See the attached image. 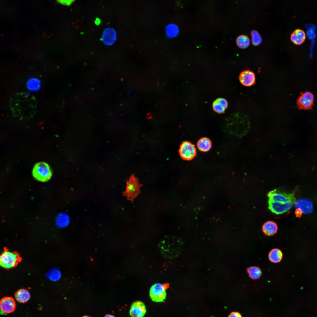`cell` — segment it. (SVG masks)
Listing matches in <instances>:
<instances>
[{"instance_id":"cell-1","label":"cell","mask_w":317,"mask_h":317,"mask_svg":"<svg viewBox=\"0 0 317 317\" xmlns=\"http://www.w3.org/2000/svg\"><path fill=\"white\" fill-rule=\"evenodd\" d=\"M10 106L15 116L21 118H29L35 113L37 104L33 96L24 93H18L10 98Z\"/></svg>"},{"instance_id":"cell-2","label":"cell","mask_w":317,"mask_h":317,"mask_svg":"<svg viewBox=\"0 0 317 317\" xmlns=\"http://www.w3.org/2000/svg\"><path fill=\"white\" fill-rule=\"evenodd\" d=\"M184 242L178 238L167 236L159 242L158 247L163 256L168 258H176L182 253Z\"/></svg>"},{"instance_id":"cell-3","label":"cell","mask_w":317,"mask_h":317,"mask_svg":"<svg viewBox=\"0 0 317 317\" xmlns=\"http://www.w3.org/2000/svg\"><path fill=\"white\" fill-rule=\"evenodd\" d=\"M21 260L19 254L4 249L0 257V264L3 267L9 269L16 267Z\"/></svg>"},{"instance_id":"cell-4","label":"cell","mask_w":317,"mask_h":317,"mask_svg":"<svg viewBox=\"0 0 317 317\" xmlns=\"http://www.w3.org/2000/svg\"><path fill=\"white\" fill-rule=\"evenodd\" d=\"M33 177L37 180L44 182L49 180L52 176V171L50 166L44 162L36 163L32 171Z\"/></svg>"},{"instance_id":"cell-5","label":"cell","mask_w":317,"mask_h":317,"mask_svg":"<svg viewBox=\"0 0 317 317\" xmlns=\"http://www.w3.org/2000/svg\"><path fill=\"white\" fill-rule=\"evenodd\" d=\"M142 186L139 184L134 175H132L127 181V186L124 195L127 199L133 202V200L140 192V188Z\"/></svg>"},{"instance_id":"cell-6","label":"cell","mask_w":317,"mask_h":317,"mask_svg":"<svg viewBox=\"0 0 317 317\" xmlns=\"http://www.w3.org/2000/svg\"><path fill=\"white\" fill-rule=\"evenodd\" d=\"M169 286L168 284H162L156 283L151 287L149 296L151 300L156 302H164L166 296V290Z\"/></svg>"},{"instance_id":"cell-7","label":"cell","mask_w":317,"mask_h":317,"mask_svg":"<svg viewBox=\"0 0 317 317\" xmlns=\"http://www.w3.org/2000/svg\"><path fill=\"white\" fill-rule=\"evenodd\" d=\"M295 190L291 193H287L276 189L269 192L267 196L269 200L273 201L285 203L289 201H295Z\"/></svg>"},{"instance_id":"cell-8","label":"cell","mask_w":317,"mask_h":317,"mask_svg":"<svg viewBox=\"0 0 317 317\" xmlns=\"http://www.w3.org/2000/svg\"><path fill=\"white\" fill-rule=\"evenodd\" d=\"M314 101L312 93L308 91L301 92L296 101L297 107L299 110H312Z\"/></svg>"},{"instance_id":"cell-9","label":"cell","mask_w":317,"mask_h":317,"mask_svg":"<svg viewBox=\"0 0 317 317\" xmlns=\"http://www.w3.org/2000/svg\"><path fill=\"white\" fill-rule=\"evenodd\" d=\"M179 152L182 159L188 161L193 159L196 154L195 145L188 141H184L182 143L180 146Z\"/></svg>"},{"instance_id":"cell-10","label":"cell","mask_w":317,"mask_h":317,"mask_svg":"<svg viewBox=\"0 0 317 317\" xmlns=\"http://www.w3.org/2000/svg\"><path fill=\"white\" fill-rule=\"evenodd\" d=\"M295 201H291L282 203L274 202L269 199L268 208L272 213L276 214H282L289 210Z\"/></svg>"},{"instance_id":"cell-11","label":"cell","mask_w":317,"mask_h":317,"mask_svg":"<svg viewBox=\"0 0 317 317\" xmlns=\"http://www.w3.org/2000/svg\"><path fill=\"white\" fill-rule=\"evenodd\" d=\"M117 38V35L116 30L112 28L108 27L103 31L101 40L106 45L111 46L115 43Z\"/></svg>"},{"instance_id":"cell-12","label":"cell","mask_w":317,"mask_h":317,"mask_svg":"<svg viewBox=\"0 0 317 317\" xmlns=\"http://www.w3.org/2000/svg\"><path fill=\"white\" fill-rule=\"evenodd\" d=\"M16 306L15 302L11 297H5L0 300V308L1 312L3 314H9L13 312Z\"/></svg>"},{"instance_id":"cell-13","label":"cell","mask_w":317,"mask_h":317,"mask_svg":"<svg viewBox=\"0 0 317 317\" xmlns=\"http://www.w3.org/2000/svg\"><path fill=\"white\" fill-rule=\"evenodd\" d=\"M146 312V306L140 301H136L131 304L129 311L131 317H143Z\"/></svg>"},{"instance_id":"cell-14","label":"cell","mask_w":317,"mask_h":317,"mask_svg":"<svg viewBox=\"0 0 317 317\" xmlns=\"http://www.w3.org/2000/svg\"><path fill=\"white\" fill-rule=\"evenodd\" d=\"M294 208H299L304 214H309L312 212L313 205L312 202L306 198H301L296 200L294 204Z\"/></svg>"},{"instance_id":"cell-15","label":"cell","mask_w":317,"mask_h":317,"mask_svg":"<svg viewBox=\"0 0 317 317\" xmlns=\"http://www.w3.org/2000/svg\"><path fill=\"white\" fill-rule=\"evenodd\" d=\"M239 79L241 83L246 86H251L255 82L254 73L249 70H246L241 72L240 75Z\"/></svg>"},{"instance_id":"cell-16","label":"cell","mask_w":317,"mask_h":317,"mask_svg":"<svg viewBox=\"0 0 317 317\" xmlns=\"http://www.w3.org/2000/svg\"><path fill=\"white\" fill-rule=\"evenodd\" d=\"M262 230L266 235L271 236L275 234L278 230V226L274 222L269 221L265 222L263 225Z\"/></svg>"},{"instance_id":"cell-17","label":"cell","mask_w":317,"mask_h":317,"mask_svg":"<svg viewBox=\"0 0 317 317\" xmlns=\"http://www.w3.org/2000/svg\"><path fill=\"white\" fill-rule=\"evenodd\" d=\"M306 37V35L304 31L298 29L295 30L291 34V39L294 44L299 45L304 42Z\"/></svg>"},{"instance_id":"cell-18","label":"cell","mask_w":317,"mask_h":317,"mask_svg":"<svg viewBox=\"0 0 317 317\" xmlns=\"http://www.w3.org/2000/svg\"><path fill=\"white\" fill-rule=\"evenodd\" d=\"M228 103L224 98H218L213 102V110L218 113H224L227 107Z\"/></svg>"},{"instance_id":"cell-19","label":"cell","mask_w":317,"mask_h":317,"mask_svg":"<svg viewBox=\"0 0 317 317\" xmlns=\"http://www.w3.org/2000/svg\"><path fill=\"white\" fill-rule=\"evenodd\" d=\"M165 32L167 38H173L177 36L178 34L179 28L176 24L171 23L167 24L166 26Z\"/></svg>"},{"instance_id":"cell-20","label":"cell","mask_w":317,"mask_h":317,"mask_svg":"<svg viewBox=\"0 0 317 317\" xmlns=\"http://www.w3.org/2000/svg\"><path fill=\"white\" fill-rule=\"evenodd\" d=\"M16 300L20 303H25L28 301L30 299V295L28 291L23 289L18 290L15 294Z\"/></svg>"},{"instance_id":"cell-21","label":"cell","mask_w":317,"mask_h":317,"mask_svg":"<svg viewBox=\"0 0 317 317\" xmlns=\"http://www.w3.org/2000/svg\"><path fill=\"white\" fill-rule=\"evenodd\" d=\"M283 254L279 249L274 248L272 249L269 252L268 257L272 262L277 263L280 262L282 259Z\"/></svg>"},{"instance_id":"cell-22","label":"cell","mask_w":317,"mask_h":317,"mask_svg":"<svg viewBox=\"0 0 317 317\" xmlns=\"http://www.w3.org/2000/svg\"><path fill=\"white\" fill-rule=\"evenodd\" d=\"M197 146L200 151L203 152H206L210 149L212 146V143L209 138L203 137L198 141L197 143Z\"/></svg>"},{"instance_id":"cell-23","label":"cell","mask_w":317,"mask_h":317,"mask_svg":"<svg viewBox=\"0 0 317 317\" xmlns=\"http://www.w3.org/2000/svg\"><path fill=\"white\" fill-rule=\"evenodd\" d=\"M41 82L39 80L35 77H31L27 81L26 86L28 89L31 91H38L41 87Z\"/></svg>"},{"instance_id":"cell-24","label":"cell","mask_w":317,"mask_h":317,"mask_svg":"<svg viewBox=\"0 0 317 317\" xmlns=\"http://www.w3.org/2000/svg\"><path fill=\"white\" fill-rule=\"evenodd\" d=\"M70 219L68 215L65 213L59 214L56 219V223L58 227L61 228L65 227L69 223Z\"/></svg>"},{"instance_id":"cell-25","label":"cell","mask_w":317,"mask_h":317,"mask_svg":"<svg viewBox=\"0 0 317 317\" xmlns=\"http://www.w3.org/2000/svg\"><path fill=\"white\" fill-rule=\"evenodd\" d=\"M249 277L252 279H256L261 276L262 272L260 269L256 266L250 267L247 269Z\"/></svg>"},{"instance_id":"cell-26","label":"cell","mask_w":317,"mask_h":317,"mask_svg":"<svg viewBox=\"0 0 317 317\" xmlns=\"http://www.w3.org/2000/svg\"><path fill=\"white\" fill-rule=\"evenodd\" d=\"M236 42L238 47L241 48H245L247 47L250 44V40L249 37L245 35H241L238 36L236 39Z\"/></svg>"},{"instance_id":"cell-27","label":"cell","mask_w":317,"mask_h":317,"mask_svg":"<svg viewBox=\"0 0 317 317\" xmlns=\"http://www.w3.org/2000/svg\"><path fill=\"white\" fill-rule=\"evenodd\" d=\"M251 34L252 37V42L253 45H257L262 42V39L260 35L256 30L252 31Z\"/></svg>"},{"instance_id":"cell-28","label":"cell","mask_w":317,"mask_h":317,"mask_svg":"<svg viewBox=\"0 0 317 317\" xmlns=\"http://www.w3.org/2000/svg\"><path fill=\"white\" fill-rule=\"evenodd\" d=\"M49 276L50 278L53 281H57L59 279L61 276V274L60 271L57 269H54L51 271L49 273Z\"/></svg>"},{"instance_id":"cell-29","label":"cell","mask_w":317,"mask_h":317,"mask_svg":"<svg viewBox=\"0 0 317 317\" xmlns=\"http://www.w3.org/2000/svg\"><path fill=\"white\" fill-rule=\"evenodd\" d=\"M74 1L73 0H59L57 1L59 3L67 6L71 5Z\"/></svg>"},{"instance_id":"cell-30","label":"cell","mask_w":317,"mask_h":317,"mask_svg":"<svg viewBox=\"0 0 317 317\" xmlns=\"http://www.w3.org/2000/svg\"><path fill=\"white\" fill-rule=\"evenodd\" d=\"M228 317H242L241 314L237 312H233L231 313Z\"/></svg>"},{"instance_id":"cell-31","label":"cell","mask_w":317,"mask_h":317,"mask_svg":"<svg viewBox=\"0 0 317 317\" xmlns=\"http://www.w3.org/2000/svg\"><path fill=\"white\" fill-rule=\"evenodd\" d=\"M295 213L296 216L298 217H301L303 213L302 211L299 208L296 209Z\"/></svg>"},{"instance_id":"cell-32","label":"cell","mask_w":317,"mask_h":317,"mask_svg":"<svg viewBox=\"0 0 317 317\" xmlns=\"http://www.w3.org/2000/svg\"><path fill=\"white\" fill-rule=\"evenodd\" d=\"M95 24L96 25H100V23H101V20H100V18H96V19H95Z\"/></svg>"},{"instance_id":"cell-33","label":"cell","mask_w":317,"mask_h":317,"mask_svg":"<svg viewBox=\"0 0 317 317\" xmlns=\"http://www.w3.org/2000/svg\"><path fill=\"white\" fill-rule=\"evenodd\" d=\"M104 317H115V316L114 315L108 314L105 315Z\"/></svg>"},{"instance_id":"cell-34","label":"cell","mask_w":317,"mask_h":317,"mask_svg":"<svg viewBox=\"0 0 317 317\" xmlns=\"http://www.w3.org/2000/svg\"><path fill=\"white\" fill-rule=\"evenodd\" d=\"M82 317H91L88 316H82Z\"/></svg>"}]
</instances>
